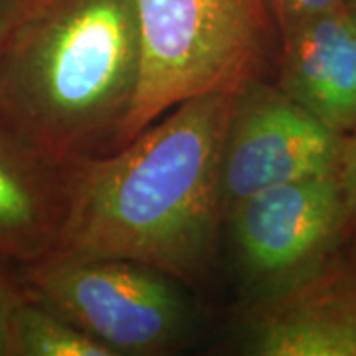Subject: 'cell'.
<instances>
[{
  "label": "cell",
  "mask_w": 356,
  "mask_h": 356,
  "mask_svg": "<svg viewBox=\"0 0 356 356\" xmlns=\"http://www.w3.org/2000/svg\"><path fill=\"white\" fill-rule=\"evenodd\" d=\"M238 89L191 97L123 147L70 163L50 255L131 259L202 283L224 228L220 156Z\"/></svg>",
  "instance_id": "obj_1"
},
{
  "label": "cell",
  "mask_w": 356,
  "mask_h": 356,
  "mask_svg": "<svg viewBox=\"0 0 356 356\" xmlns=\"http://www.w3.org/2000/svg\"><path fill=\"white\" fill-rule=\"evenodd\" d=\"M139 79L135 0H32L0 48V117L70 165L117 149Z\"/></svg>",
  "instance_id": "obj_2"
},
{
  "label": "cell",
  "mask_w": 356,
  "mask_h": 356,
  "mask_svg": "<svg viewBox=\"0 0 356 356\" xmlns=\"http://www.w3.org/2000/svg\"><path fill=\"white\" fill-rule=\"evenodd\" d=\"M135 10L140 79L117 149L178 103L275 70L280 30L267 0H135Z\"/></svg>",
  "instance_id": "obj_3"
},
{
  "label": "cell",
  "mask_w": 356,
  "mask_h": 356,
  "mask_svg": "<svg viewBox=\"0 0 356 356\" xmlns=\"http://www.w3.org/2000/svg\"><path fill=\"white\" fill-rule=\"evenodd\" d=\"M22 275L38 299L115 356L172 353L194 325L186 285L139 261L48 255L22 267Z\"/></svg>",
  "instance_id": "obj_4"
},
{
  "label": "cell",
  "mask_w": 356,
  "mask_h": 356,
  "mask_svg": "<svg viewBox=\"0 0 356 356\" xmlns=\"http://www.w3.org/2000/svg\"><path fill=\"white\" fill-rule=\"evenodd\" d=\"M240 305L267 301L309 275L343 242L341 170L243 198L224 218Z\"/></svg>",
  "instance_id": "obj_5"
},
{
  "label": "cell",
  "mask_w": 356,
  "mask_h": 356,
  "mask_svg": "<svg viewBox=\"0 0 356 356\" xmlns=\"http://www.w3.org/2000/svg\"><path fill=\"white\" fill-rule=\"evenodd\" d=\"M346 137L321 123L275 81L255 77L238 89L220 156L226 218L243 198L341 170Z\"/></svg>",
  "instance_id": "obj_6"
},
{
  "label": "cell",
  "mask_w": 356,
  "mask_h": 356,
  "mask_svg": "<svg viewBox=\"0 0 356 356\" xmlns=\"http://www.w3.org/2000/svg\"><path fill=\"white\" fill-rule=\"evenodd\" d=\"M234 346L252 356H356V257L339 245L289 289L242 307Z\"/></svg>",
  "instance_id": "obj_7"
},
{
  "label": "cell",
  "mask_w": 356,
  "mask_h": 356,
  "mask_svg": "<svg viewBox=\"0 0 356 356\" xmlns=\"http://www.w3.org/2000/svg\"><path fill=\"white\" fill-rule=\"evenodd\" d=\"M275 83L348 137L356 129V6L281 30Z\"/></svg>",
  "instance_id": "obj_8"
},
{
  "label": "cell",
  "mask_w": 356,
  "mask_h": 356,
  "mask_svg": "<svg viewBox=\"0 0 356 356\" xmlns=\"http://www.w3.org/2000/svg\"><path fill=\"white\" fill-rule=\"evenodd\" d=\"M67 165L54 161L0 117V261L28 267L60 242Z\"/></svg>",
  "instance_id": "obj_9"
},
{
  "label": "cell",
  "mask_w": 356,
  "mask_h": 356,
  "mask_svg": "<svg viewBox=\"0 0 356 356\" xmlns=\"http://www.w3.org/2000/svg\"><path fill=\"white\" fill-rule=\"evenodd\" d=\"M6 356H115L107 346L79 329L28 289L16 305L8 334Z\"/></svg>",
  "instance_id": "obj_10"
},
{
  "label": "cell",
  "mask_w": 356,
  "mask_h": 356,
  "mask_svg": "<svg viewBox=\"0 0 356 356\" xmlns=\"http://www.w3.org/2000/svg\"><path fill=\"white\" fill-rule=\"evenodd\" d=\"M267 4L273 14L277 30L281 32L289 26L317 18L323 14L355 6V0H267Z\"/></svg>",
  "instance_id": "obj_11"
},
{
  "label": "cell",
  "mask_w": 356,
  "mask_h": 356,
  "mask_svg": "<svg viewBox=\"0 0 356 356\" xmlns=\"http://www.w3.org/2000/svg\"><path fill=\"white\" fill-rule=\"evenodd\" d=\"M341 178L344 188V229L341 248L356 257V129L346 137Z\"/></svg>",
  "instance_id": "obj_12"
},
{
  "label": "cell",
  "mask_w": 356,
  "mask_h": 356,
  "mask_svg": "<svg viewBox=\"0 0 356 356\" xmlns=\"http://www.w3.org/2000/svg\"><path fill=\"white\" fill-rule=\"evenodd\" d=\"M28 293L24 275L20 267L0 261V356H6V334L16 305Z\"/></svg>",
  "instance_id": "obj_13"
},
{
  "label": "cell",
  "mask_w": 356,
  "mask_h": 356,
  "mask_svg": "<svg viewBox=\"0 0 356 356\" xmlns=\"http://www.w3.org/2000/svg\"><path fill=\"white\" fill-rule=\"evenodd\" d=\"M32 0H0V48Z\"/></svg>",
  "instance_id": "obj_14"
},
{
  "label": "cell",
  "mask_w": 356,
  "mask_h": 356,
  "mask_svg": "<svg viewBox=\"0 0 356 356\" xmlns=\"http://www.w3.org/2000/svg\"><path fill=\"white\" fill-rule=\"evenodd\" d=\"M355 6H356V0H355Z\"/></svg>",
  "instance_id": "obj_15"
}]
</instances>
